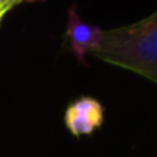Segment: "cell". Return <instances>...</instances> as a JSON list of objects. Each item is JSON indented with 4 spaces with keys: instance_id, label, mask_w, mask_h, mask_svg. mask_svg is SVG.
I'll return each mask as SVG.
<instances>
[{
    "instance_id": "3",
    "label": "cell",
    "mask_w": 157,
    "mask_h": 157,
    "mask_svg": "<svg viewBox=\"0 0 157 157\" xmlns=\"http://www.w3.org/2000/svg\"><path fill=\"white\" fill-rule=\"evenodd\" d=\"M66 36L69 39L73 54L76 56L81 64H85V58L88 52H93L98 48L103 36V29L96 27L93 24L83 22L78 17L75 7L69 9L68 12V25H66Z\"/></svg>"
},
{
    "instance_id": "4",
    "label": "cell",
    "mask_w": 157,
    "mask_h": 157,
    "mask_svg": "<svg viewBox=\"0 0 157 157\" xmlns=\"http://www.w3.org/2000/svg\"><path fill=\"white\" fill-rule=\"evenodd\" d=\"M15 4H19V0H0V7L7 9V10H10Z\"/></svg>"
},
{
    "instance_id": "1",
    "label": "cell",
    "mask_w": 157,
    "mask_h": 157,
    "mask_svg": "<svg viewBox=\"0 0 157 157\" xmlns=\"http://www.w3.org/2000/svg\"><path fill=\"white\" fill-rule=\"evenodd\" d=\"M91 54L157 85V12L135 24L103 31Z\"/></svg>"
},
{
    "instance_id": "2",
    "label": "cell",
    "mask_w": 157,
    "mask_h": 157,
    "mask_svg": "<svg viewBox=\"0 0 157 157\" xmlns=\"http://www.w3.org/2000/svg\"><path fill=\"white\" fill-rule=\"evenodd\" d=\"M105 110L98 100L91 96H81L66 108L64 123L75 137L93 133L103 125Z\"/></svg>"
},
{
    "instance_id": "5",
    "label": "cell",
    "mask_w": 157,
    "mask_h": 157,
    "mask_svg": "<svg viewBox=\"0 0 157 157\" xmlns=\"http://www.w3.org/2000/svg\"><path fill=\"white\" fill-rule=\"evenodd\" d=\"M19 2H22V0H19Z\"/></svg>"
}]
</instances>
